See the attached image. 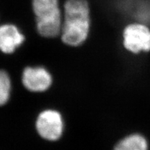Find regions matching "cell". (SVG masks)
<instances>
[{"instance_id": "obj_1", "label": "cell", "mask_w": 150, "mask_h": 150, "mask_svg": "<svg viewBox=\"0 0 150 150\" xmlns=\"http://www.w3.org/2000/svg\"><path fill=\"white\" fill-rule=\"evenodd\" d=\"M62 42L67 46L82 45L91 30V8L87 0H66L63 5Z\"/></svg>"}, {"instance_id": "obj_2", "label": "cell", "mask_w": 150, "mask_h": 150, "mask_svg": "<svg viewBox=\"0 0 150 150\" xmlns=\"http://www.w3.org/2000/svg\"><path fill=\"white\" fill-rule=\"evenodd\" d=\"M32 6L38 34L47 39L61 35L63 15L59 0H32Z\"/></svg>"}, {"instance_id": "obj_3", "label": "cell", "mask_w": 150, "mask_h": 150, "mask_svg": "<svg viewBox=\"0 0 150 150\" xmlns=\"http://www.w3.org/2000/svg\"><path fill=\"white\" fill-rule=\"evenodd\" d=\"M124 47L134 54L150 51V28L144 22H129L122 30Z\"/></svg>"}, {"instance_id": "obj_4", "label": "cell", "mask_w": 150, "mask_h": 150, "mask_svg": "<svg viewBox=\"0 0 150 150\" xmlns=\"http://www.w3.org/2000/svg\"><path fill=\"white\" fill-rule=\"evenodd\" d=\"M38 134L48 141H56L61 138L64 130V121L61 112L54 109L42 110L35 121Z\"/></svg>"}, {"instance_id": "obj_5", "label": "cell", "mask_w": 150, "mask_h": 150, "mask_svg": "<svg viewBox=\"0 0 150 150\" xmlns=\"http://www.w3.org/2000/svg\"><path fill=\"white\" fill-rule=\"evenodd\" d=\"M22 82L26 89L32 93H42L52 84L51 73L42 66H28L24 69Z\"/></svg>"}, {"instance_id": "obj_6", "label": "cell", "mask_w": 150, "mask_h": 150, "mask_svg": "<svg viewBox=\"0 0 150 150\" xmlns=\"http://www.w3.org/2000/svg\"><path fill=\"white\" fill-rule=\"evenodd\" d=\"M25 40V35L16 24H0V52L3 54L14 53Z\"/></svg>"}, {"instance_id": "obj_7", "label": "cell", "mask_w": 150, "mask_h": 150, "mask_svg": "<svg viewBox=\"0 0 150 150\" xmlns=\"http://www.w3.org/2000/svg\"><path fill=\"white\" fill-rule=\"evenodd\" d=\"M147 140L140 134H131L117 143L114 150H147Z\"/></svg>"}, {"instance_id": "obj_8", "label": "cell", "mask_w": 150, "mask_h": 150, "mask_svg": "<svg viewBox=\"0 0 150 150\" xmlns=\"http://www.w3.org/2000/svg\"><path fill=\"white\" fill-rule=\"evenodd\" d=\"M12 83L8 72L0 70V106L8 102L11 97Z\"/></svg>"}]
</instances>
